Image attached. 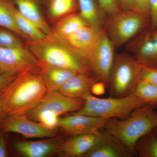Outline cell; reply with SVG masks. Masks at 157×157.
Returning a JSON list of instances; mask_svg holds the SVG:
<instances>
[{"mask_svg": "<svg viewBox=\"0 0 157 157\" xmlns=\"http://www.w3.org/2000/svg\"><path fill=\"white\" fill-rule=\"evenodd\" d=\"M47 92L40 64L17 73L0 96L4 117L26 114Z\"/></svg>", "mask_w": 157, "mask_h": 157, "instance_id": "cell-1", "label": "cell"}, {"mask_svg": "<svg viewBox=\"0 0 157 157\" xmlns=\"http://www.w3.org/2000/svg\"><path fill=\"white\" fill-rule=\"evenodd\" d=\"M149 105L135 109L124 119H109L104 127L107 132L115 136L135 155L137 140L157 125V111Z\"/></svg>", "mask_w": 157, "mask_h": 157, "instance_id": "cell-2", "label": "cell"}, {"mask_svg": "<svg viewBox=\"0 0 157 157\" xmlns=\"http://www.w3.org/2000/svg\"><path fill=\"white\" fill-rule=\"evenodd\" d=\"M25 42L40 63L94 75L87 62L53 36Z\"/></svg>", "mask_w": 157, "mask_h": 157, "instance_id": "cell-3", "label": "cell"}, {"mask_svg": "<svg viewBox=\"0 0 157 157\" xmlns=\"http://www.w3.org/2000/svg\"><path fill=\"white\" fill-rule=\"evenodd\" d=\"M149 15L135 10H121L108 15L104 29L114 47H120L150 29Z\"/></svg>", "mask_w": 157, "mask_h": 157, "instance_id": "cell-4", "label": "cell"}, {"mask_svg": "<svg viewBox=\"0 0 157 157\" xmlns=\"http://www.w3.org/2000/svg\"><path fill=\"white\" fill-rule=\"evenodd\" d=\"M83 107L73 114L91 116L103 118L124 119L135 109L145 104L133 94L122 98H100L90 94L84 96Z\"/></svg>", "mask_w": 157, "mask_h": 157, "instance_id": "cell-5", "label": "cell"}, {"mask_svg": "<svg viewBox=\"0 0 157 157\" xmlns=\"http://www.w3.org/2000/svg\"><path fill=\"white\" fill-rule=\"evenodd\" d=\"M140 67L136 59L128 54L115 56L107 86L110 96L122 98L134 94L139 81Z\"/></svg>", "mask_w": 157, "mask_h": 157, "instance_id": "cell-6", "label": "cell"}, {"mask_svg": "<svg viewBox=\"0 0 157 157\" xmlns=\"http://www.w3.org/2000/svg\"><path fill=\"white\" fill-rule=\"evenodd\" d=\"M114 47L105 29H103L97 46L87 60L93 74L107 88L109 73L115 58Z\"/></svg>", "mask_w": 157, "mask_h": 157, "instance_id": "cell-7", "label": "cell"}, {"mask_svg": "<svg viewBox=\"0 0 157 157\" xmlns=\"http://www.w3.org/2000/svg\"><path fill=\"white\" fill-rule=\"evenodd\" d=\"M84 103L82 98H70L58 91L47 92L39 103L26 114L31 120L39 113L45 110L52 111L59 116L79 111Z\"/></svg>", "mask_w": 157, "mask_h": 157, "instance_id": "cell-8", "label": "cell"}, {"mask_svg": "<svg viewBox=\"0 0 157 157\" xmlns=\"http://www.w3.org/2000/svg\"><path fill=\"white\" fill-rule=\"evenodd\" d=\"M0 129L4 132H14L28 137L51 138L56 136L54 130L31 120L26 114L5 116L0 120Z\"/></svg>", "mask_w": 157, "mask_h": 157, "instance_id": "cell-9", "label": "cell"}, {"mask_svg": "<svg viewBox=\"0 0 157 157\" xmlns=\"http://www.w3.org/2000/svg\"><path fill=\"white\" fill-rule=\"evenodd\" d=\"M39 64V62L26 46L15 48L0 47L1 73H17Z\"/></svg>", "mask_w": 157, "mask_h": 157, "instance_id": "cell-10", "label": "cell"}, {"mask_svg": "<svg viewBox=\"0 0 157 157\" xmlns=\"http://www.w3.org/2000/svg\"><path fill=\"white\" fill-rule=\"evenodd\" d=\"M102 30H98L87 24L62 39L55 38L87 63L97 46Z\"/></svg>", "mask_w": 157, "mask_h": 157, "instance_id": "cell-11", "label": "cell"}, {"mask_svg": "<svg viewBox=\"0 0 157 157\" xmlns=\"http://www.w3.org/2000/svg\"><path fill=\"white\" fill-rule=\"evenodd\" d=\"M128 49L140 64L157 69V29H148L137 36Z\"/></svg>", "mask_w": 157, "mask_h": 157, "instance_id": "cell-12", "label": "cell"}, {"mask_svg": "<svg viewBox=\"0 0 157 157\" xmlns=\"http://www.w3.org/2000/svg\"><path fill=\"white\" fill-rule=\"evenodd\" d=\"M108 119L73 114L59 119L57 127L70 136L100 133L104 128Z\"/></svg>", "mask_w": 157, "mask_h": 157, "instance_id": "cell-13", "label": "cell"}, {"mask_svg": "<svg viewBox=\"0 0 157 157\" xmlns=\"http://www.w3.org/2000/svg\"><path fill=\"white\" fill-rule=\"evenodd\" d=\"M135 155L121 141L109 132L102 133L100 140L84 157H132Z\"/></svg>", "mask_w": 157, "mask_h": 157, "instance_id": "cell-14", "label": "cell"}, {"mask_svg": "<svg viewBox=\"0 0 157 157\" xmlns=\"http://www.w3.org/2000/svg\"><path fill=\"white\" fill-rule=\"evenodd\" d=\"M64 140L61 137L37 141H21L14 144L15 149L27 157H45L59 151Z\"/></svg>", "mask_w": 157, "mask_h": 157, "instance_id": "cell-15", "label": "cell"}, {"mask_svg": "<svg viewBox=\"0 0 157 157\" xmlns=\"http://www.w3.org/2000/svg\"><path fill=\"white\" fill-rule=\"evenodd\" d=\"M102 134L100 132L71 136L64 140L59 152L65 157H84L98 143Z\"/></svg>", "mask_w": 157, "mask_h": 157, "instance_id": "cell-16", "label": "cell"}, {"mask_svg": "<svg viewBox=\"0 0 157 157\" xmlns=\"http://www.w3.org/2000/svg\"><path fill=\"white\" fill-rule=\"evenodd\" d=\"M21 14L36 25L48 36H53L52 30L42 15L41 6L46 0H12Z\"/></svg>", "mask_w": 157, "mask_h": 157, "instance_id": "cell-17", "label": "cell"}, {"mask_svg": "<svg viewBox=\"0 0 157 157\" xmlns=\"http://www.w3.org/2000/svg\"><path fill=\"white\" fill-rule=\"evenodd\" d=\"M98 81L94 75L78 73L68 79L58 91L70 98H82L92 94L93 85Z\"/></svg>", "mask_w": 157, "mask_h": 157, "instance_id": "cell-18", "label": "cell"}, {"mask_svg": "<svg viewBox=\"0 0 157 157\" xmlns=\"http://www.w3.org/2000/svg\"><path fill=\"white\" fill-rule=\"evenodd\" d=\"M47 92L58 91L72 76L78 73L75 71L56 67L39 63Z\"/></svg>", "mask_w": 157, "mask_h": 157, "instance_id": "cell-19", "label": "cell"}, {"mask_svg": "<svg viewBox=\"0 0 157 157\" xmlns=\"http://www.w3.org/2000/svg\"><path fill=\"white\" fill-rule=\"evenodd\" d=\"M78 9L81 17L89 25L101 30L104 29V12L96 0H78Z\"/></svg>", "mask_w": 157, "mask_h": 157, "instance_id": "cell-20", "label": "cell"}, {"mask_svg": "<svg viewBox=\"0 0 157 157\" xmlns=\"http://www.w3.org/2000/svg\"><path fill=\"white\" fill-rule=\"evenodd\" d=\"M87 24L78 13L69 14L58 21L52 29L53 36L57 39H62Z\"/></svg>", "mask_w": 157, "mask_h": 157, "instance_id": "cell-21", "label": "cell"}, {"mask_svg": "<svg viewBox=\"0 0 157 157\" xmlns=\"http://www.w3.org/2000/svg\"><path fill=\"white\" fill-rule=\"evenodd\" d=\"M16 8L12 0H0V27L9 30L26 42L27 39L19 30L15 22L14 12Z\"/></svg>", "mask_w": 157, "mask_h": 157, "instance_id": "cell-22", "label": "cell"}, {"mask_svg": "<svg viewBox=\"0 0 157 157\" xmlns=\"http://www.w3.org/2000/svg\"><path fill=\"white\" fill-rule=\"evenodd\" d=\"M46 3L50 19L56 21L78 9V0H46Z\"/></svg>", "mask_w": 157, "mask_h": 157, "instance_id": "cell-23", "label": "cell"}, {"mask_svg": "<svg viewBox=\"0 0 157 157\" xmlns=\"http://www.w3.org/2000/svg\"><path fill=\"white\" fill-rule=\"evenodd\" d=\"M14 16L17 27L28 41H39L48 37L36 25L21 15L17 8L14 10Z\"/></svg>", "mask_w": 157, "mask_h": 157, "instance_id": "cell-24", "label": "cell"}, {"mask_svg": "<svg viewBox=\"0 0 157 157\" xmlns=\"http://www.w3.org/2000/svg\"><path fill=\"white\" fill-rule=\"evenodd\" d=\"M135 151L140 157H157V135L153 130L137 140Z\"/></svg>", "mask_w": 157, "mask_h": 157, "instance_id": "cell-25", "label": "cell"}, {"mask_svg": "<svg viewBox=\"0 0 157 157\" xmlns=\"http://www.w3.org/2000/svg\"><path fill=\"white\" fill-rule=\"evenodd\" d=\"M134 94L145 105L157 107V85L143 81H139Z\"/></svg>", "mask_w": 157, "mask_h": 157, "instance_id": "cell-26", "label": "cell"}, {"mask_svg": "<svg viewBox=\"0 0 157 157\" xmlns=\"http://www.w3.org/2000/svg\"><path fill=\"white\" fill-rule=\"evenodd\" d=\"M17 35L7 29L0 28V47L15 48L25 46Z\"/></svg>", "mask_w": 157, "mask_h": 157, "instance_id": "cell-27", "label": "cell"}, {"mask_svg": "<svg viewBox=\"0 0 157 157\" xmlns=\"http://www.w3.org/2000/svg\"><path fill=\"white\" fill-rule=\"evenodd\" d=\"M59 116L49 110L39 113L32 120L37 122L47 128L54 130L57 127Z\"/></svg>", "mask_w": 157, "mask_h": 157, "instance_id": "cell-28", "label": "cell"}, {"mask_svg": "<svg viewBox=\"0 0 157 157\" xmlns=\"http://www.w3.org/2000/svg\"><path fill=\"white\" fill-rule=\"evenodd\" d=\"M140 80L157 85V69L141 64L139 75Z\"/></svg>", "mask_w": 157, "mask_h": 157, "instance_id": "cell-29", "label": "cell"}, {"mask_svg": "<svg viewBox=\"0 0 157 157\" xmlns=\"http://www.w3.org/2000/svg\"><path fill=\"white\" fill-rule=\"evenodd\" d=\"M105 15H111L121 11L117 0H97Z\"/></svg>", "mask_w": 157, "mask_h": 157, "instance_id": "cell-30", "label": "cell"}, {"mask_svg": "<svg viewBox=\"0 0 157 157\" xmlns=\"http://www.w3.org/2000/svg\"><path fill=\"white\" fill-rule=\"evenodd\" d=\"M150 18V29H157V0H148Z\"/></svg>", "mask_w": 157, "mask_h": 157, "instance_id": "cell-31", "label": "cell"}, {"mask_svg": "<svg viewBox=\"0 0 157 157\" xmlns=\"http://www.w3.org/2000/svg\"><path fill=\"white\" fill-rule=\"evenodd\" d=\"M17 74L0 73V96L6 86L13 80Z\"/></svg>", "mask_w": 157, "mask_h": 157, "instance_id": "cell-32", "label": "cell"}, {"mask_svg": "<svg viewBox=\"0 0 157 157\" xmlns=\"http://www.w3.org/2000/svg\"><path fill=\"white\" fill-rule=\"evenodd\" d=\"M134 1L135 3V11L140 12L141 14L149 16V8L148 0Z\"/></svg>", "mask_w": 157, "mask_h": 157, "instance_id": "cell-33", "label": "cell"}, {"mask_svg": "<svg viewBox=\"0 0 157 157\" xmlns=\"http://www.w3.org/2000/svg\"><path fill=\"white\" fill-rule=\"evenodd\" d=\"M106 86L104 82L98 81L93 85L91 89V93L96 96H101L105 92Z\"/></svg>", "mask_w": 157, "mask_h": 157, "instance_id": "cell-34", "label": "cell"}, {"mask_svg": "<svg viewBox=\"0 0 157 157\" xmlns=\"http://www.w3.org/2000/svg\"><path fill=\"white\" fill-rule=\"evenodd\" d=\"M121 10H135L134 0H117Z\"/></svg>", "mask_w": 157, "mask_h": 157, "instance_id": "cell-35", "label": "cell"}, {"mask_svg": "<svg viewBox=\"0 0 157 157\" xmlns=\"http://www.w3.org/2000/svg\"><path fill=\"white\" fill-rule=\"evenodd\" d=\"M8 156V151L6 148L4 136L0 133V157Z\"/></svg>", "mask_w": 157, "mask_h": 157, "instance_id": "cell-36", "label": "cell"}, {"mask_svg": "<svg viewBox=\"0 0 157 157\" xmlns=\"http://www.w3.org/2000/svg\"><path fill=\"white\" fill-rule=\"evenodd\" d=\"M4 117V112H3L2 104V101H0V120Z\"/></svg>", "mask_w": 157, "mask_h": 157, "instance_id": "cell-37", "label": "cell"}, {"mask_svg": "<svg viewBox=\"0 0 157 157\" xmlns=\"http://www.w3.org/2000/svg\"><path fill=\"white\" fill-rule=\"evenodd\" d=\"M153 131H154L155 133L156 134V135H157V126L155 128V129H154Z\"/></svg>", "mask_w": 157, "mask_h": 157, "instance_id": "cell-38", "label": "cell"}, {"mask_svg": "<svg viewBox=\"0 0 157 157\" xmlns=\"http://www.w3.org/2000/svg\"><path fill=\"white\" fill-rule=\"evenodd\" d=\"M0 73H1V71H0Z\"/></svg>", "mask_w": 157, "mask_h": 157, "instance_id": "cell-39", "label": "cell"}, {"mask_svg": "<svg viewBox=\"0 0 157 157\" xmlns=\"http://www.w3.org/2000/svg\"></svg>", "mask_w": 157, "mask_h": 157, "instance_id": "cell-40", "label": "cell"}]
</instances>
